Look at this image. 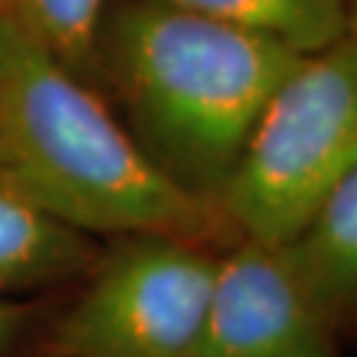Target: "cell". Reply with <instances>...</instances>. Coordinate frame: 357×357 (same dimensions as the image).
<instances>
[{
  "label": "cell",
  "mask_w": 357,
  "mask_h": 357,
  "mask_svg": "<svg viewBox=\"0 0 357 357\" xmlns=\"http://www.w3.org/2000/svg\"><path fill=\"white\" fill-rule=\"evenodd\" d=\"M344 336L291 241L236 238L220 252L191 357H339Z\"/></svg>",
  "instance_id": "obj_5"
},
{
  "label": "cell",
  "mask_w": 357,
  "mask_h": 357,
  "mask_svg": "<svg viewBox=\"0 0 357 357\" xmlns=\"http://www.w3.org/2000/svg\"><path fill=\"white\" fill-rule=\"evenodd\" d=\"M347 29L357 32V0H347Z\"/></svg>",
  "instance_id": "obj_11"
},
{
  "label": "cell",
  "mask_w": 357,
  "mask_h": 357,
  "mask_svg": "<svg viewBox=\"0 0 357 357\" xmlns=\"http://www.w3.org/2000/svg\"><path fill=\"white\" fill-rule=\"evenodd\" d=\"M315 53L347 32V0H153Z\"/></svg>",
  "instance_id": "obj_8"
},
{
  "label": "cell",
  "mask_w": 357,
  "mask_h": 357,
  "mask_svg": "<svg viewBox=\"0 0 357 357\" xmlns=\"http://www.w3.org/2000/svg\"><path fill=\"white\" fill-rule=\"evenodd\" d=\"M101 249L40 206L0 156V299L82 281Z\"/></svg>",
  "instance_id": "obj_6"
},
{
  "label": "cell",
  "mask_w": 357,
  "mask_h": 357,
  "mask_svg": "<svg viewBox=\"0 0 357 357\" xmlns=\"http://www.w3.org/2000/svg\"><path fill=\"white\" fill-rule=\"evenodd\" d=\"M0 156L40 206L93 238L236 241L215 204L169 180L88 79L0 16Z\"/></svg>",
  "instance_id": "obj_1"
},
{
  "label": "cell",
  "mask_w": 357,
  "mask_h": 357,
  "mask_svg": "<svg viewBox=\"0 0 357 357\" xmlns=\"http://www.w3.org/2000/svg\"><path fill=\"white\" fill-rule=\"evenodd\" d=\"M349 333H357V315L352 318V323H349V328H347V336H349Z\"/></svg>",
  "instance_id": "obj_12"
},
{
  "label": "cell",
  "mask_w": 357,
  "mask_h": 357,
  "mask_svg": "<svg viewBox=\"0 0 357 357\" xmlns=\"http://www.w3.org/2000/svg\"><path fill=\"white\" fill-rule=\"evenodd\" d=\"M222 249L167 233L112 238L53 323L51 355L191 357Z\"/></svg>",
  "instance_id": "obj_4"
},
{
  "label": "cell",
  "mask_w": 357,
  "mask_h": 357,
  "mask_svg": "<svg viewBox=\"0 0 357 357\" xmlns=\"http://www.w3.org/2000/svg\"><path fill=\"white\" fill-rule=\"evenodd\" d=\"M357 167V32L305 53L215 199L236 238L294 241Z\"/></svg>",
  "instance_id": "obj_3"
},
{
  "label": "cell",
  "mask_w": 357,
  "mask_h": 357,
  "mask_svg": "<svg viewBox=\"0 0 357 357\" xmlns=\"http://www.w3.org/2000/svg\"><path fill=\"white\" fill-rule=\"evenodd\" d=\"M305 53L243 26L153 3L106 11L98 72L128 130L180 188L215 204L270 96Z\"/></svg>",
  "instance_id": "obj_2"
},
{
  "label": "cell",
  "mask_w": 357,
  "mask_h": 357,
  "mask_svg": "<svg viewBox=\"0 0 357 357\" xmlns=\"http://www.w3.org/2000/svg\"><path fill=\"white\" fill-rule=\"evenodd\" d=\"M35 305L22 299H0V357H16L32 328Z\"/></svg>",
  "instance_id": "obj_10"
},
{
  "label": "cell",
  "mask_w": 357,
  "mask_h": 357,
  "mask_svg": "<svg viewBox=\"0 0 357 357\" xmlns=\"http://www.w3.org/2000/svg\"><path fill=\"white\" fill-rule=\"evenodd\" d=\"M291 246L349 328L357 315V167L328 193Z\"/></svg>",
  "instance_id": "obj_7"
},
{
  "label": "cell",
  "mask_w": 357,
  "mask_h": 357,
  "mask_svg": "<svg viewBox=\"0 0 357 357\" xmlns=\"http://www.w3.org/2000/svg\"><path fill=\"white\" fill-rule=\"evenodd\" d=\"M0 16L22 26L75 75H98L106 0H0Z\"/></svg>",
  "instance_id": "obj_9"
}]
</instances>
